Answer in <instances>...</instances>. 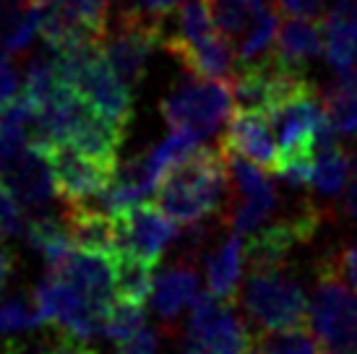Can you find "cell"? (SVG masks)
I'll list each match as a JSON object with an SVG mask.
<instances>
[{
	"label": "cell",
	"mask_w": 357,
	"mask_h": 354,
	"mask_svg": "<svg viewBox=\"0 0 357 354\" xmlns=\"http://www.w3.org/2000/svg\"><path fill=\"white\" fill-rule=\"evenodd\" d=\"M229 167L225 151L201 146L172 167L157 185V206L178 224H193L229 203Z\"/></svg>",
	"instance_id": "6da1fadb"
},
{
	"label": "cell",
	"mask_w": 357,
	"mask_h": 354,
	"mask_svg": "<svg viewBox=\"0 0 357 354\" xmlns=\"http://www.w3.org/2000/svg\"><path fill=\"white\" fill-rule=\"evenodd\" d=\"M253 336L307 325V300L300 282L277 268H250L238 292Z\"/></svg>",
	"instance_id": "7a4b0ae2"
},
{
	"label": "cell",
	"mask_w": 357,
	"mask_h": 354,
	"mask_svg": "<svg viewBox=\"0 0 357 354\" xmlns=\"http://www.w3.org/2000/svg\"><path fill=\"white\" fill-rule=\"evenodd\" d=\"M307 328L316 336L321 352H357V297L352 295V286L326 263V258L318 266L316 289L307 305Z\"/></svg>",
	"instance_id": "3957f363"
},
{
	"label": "cell",
	"mask_w": 357,
	"mask_h": 354,
	"mask_svg": "<svg viewBox=\"0 0 357 354\" xmlns=\"http://www.w3.org/2000/svg\"><path fill=\"white\" fill-rule=\"evenodd\" d=\"M232 107L235 97L227 81L193 76L162 99V118L172 130H188L206 138L227 123Z\"/></svg>",
	"instance_id": "277c9868"
},
{
	"label": "cell",
	"mask_w": 357,
	"mask_h": 354,
	"mask_svg": "<svg viewBox=\"0 0 357 354\" xmlns=\"http://www.w3.org/2000/svg\"><path fill=\"white\" fill-rule=\"evenodd\" d=\"M162 21L146 16L139 8H128L118 13L115 19H107L105 34L100 40V47L105 52L107 63L120 79L130 88H136L146 73L149 58L154 47L162 45Z\"/></svg>",
	"instance_id": "5b68a950"
},
{
	"label": "cell",
	"mask_w": 357,
	"mask_h": 354,
	"mask_svg": "<svg viewBox=\"0 0 357 354\" xmlns=\"http://www.w3.org/2000/svg\"><path fill=\"white\" fill-rule=\"evenodd\" d=\"M185 346L199 354H248L253 331L248 321L235 313V302L204 292L190 305Z\"/></svg>",
	"instance_id": "8992f818"
},
{
	"label": "cell",
	"mask_w": 357,
	"mask_h": 354,
	"mask_svg": "<svg viewBox=\"0 0 357 354\" xmlns=\"http://www.w3.org/2000/svg\"><path fill=\"white\" fill-rule=\"evenodd\" d=\"M268 120H271L274 133H277L282 162L316 154L318 138L331 125L326 118L324 97L318 94L313 84L292 99H287L282 107L274 109Z\"/></svg>",
	"instance_id": "52a82bcc"
},
{
	"label": "cell",
	"mask_w": 357,
	"mask_h": 354,
	"mask_svg": "<svg viewBox=\"0 0 357 354\" xmlns=\"http://www.w3.org/2000/svg\"><path fill=\"white\" fill-rule=\"evenodd\" d=\"M178 222L154 203H136L115 217V253H128L146 263H157L162 253L178 240Z\"/></svg>",
	"instance_id": "ba28073f"
},
{
	"label": "cell",
	"mask_w": 357,
	"mask_h": 354,
	"mask_svg": "<svg viewBox=\"0 0 357 354\" xmlns=\"http://www.w3.org/2000/svg\"><path fill=\"white\" fill-rule=\"evenodd\" d=\"M321 226V211L305 206L295 217H284L268 226H258L245 243V263L250 268H277L298 245H305Z\"/></svg>",
	"instance_id": "9c48e42d"
},
{
	"label": "cell",
	"mask_w": 357,
	"mask_h": 354,
	"mask_svg": "<svg viewBox=\"0 0 357 354\" xmlns=\"http://www.w3.org/2000/svg\"><path fill=\"white\" fill-rule=\"evenodd\" d=\"M45 151L55 172L58 198H63V203H86L91 198H97L115 172L68 144H52Z\"/></svg>",
	"instance_id": "30bf717a"
},
{
	"label": "cell",
	"mask_w": 357,
	"mask_h": 354,
	"mask_svg": "<svg viewBox=\"0 0 357 354\" xmlns=\"http://www.w3.org/2000/svg\"><path fill=\"white\" fill-rule=\"evenodd\" d=\"M0 183L21 206L40 208L58 196L55 172L47 159V151L37 146H26L0 167Z\"/></svg>",
	"instance_id": "8fae6325"
},
{
	"label": "cell",
	"mask_w": 357,
	"mask_h": 354,
	"mask_svg": "<svg viewBox=\"0 0 357 354\" xmlns=\"http://www.w3.org/2000/svg\"><path fill=\"white\" fill-rule=\"evenodd\" d=\"M123 130L126 128H120L118 123L100 115L86 99L81 97L73 115H70L63 144L79 148L81 154H86L105 167L115 169L118 167L120 144H123Z\"/></svg>",
	"instance_id": "7c38bea8"
},
{
	"label": "cell",
	"mask_w": 357,
	"mask_h": 354,
	"mask_svg": "<svg viewBox=\"0 0 357 354\" xmlns=\"http://www.w3.org/2000/svg\"><path fill=\"white\" fill-rule=\"evenodd\" d=\"M222 146L256 162L258 167H264L271 175H277L282 167L277 133H274L268 115L264 112H248V109L235 112L222 136Z\"/></svg>",
	"instance_id": "4fadbf2b"
},
{
	"label": "cell",
	"mask_w": 357,
	"mask_h": 354,
	"mask_svg": "<svg viewBox=\"0 0 357 354\" xmlns=\"http://www.w3.org/2000/svg\"><path fill=\"white\" fill-rule=\"evenodd\" d=\"M196 295H199V274H196L193 263L180 261L154 276L151 307L162 323H172V321H178L185 307L193 305Z\"/></svg>",
	"instance_id": "5bb4252c"
},
{
	"label": "cell",
	"mask_w": 357,
	"mask_h": 354,
	"mask_svg": "<svg viewBox=\"0 0 357 354\" xmlns=\"http://www.w3.org/2000/svg\"><path fill=\"white\" fill-rule=\"evenodd\" d=\"M324 52V26L318 19H300L287 16V21L279 26L277 45H274V60L284 68L305 73V66Z\"/></svg>",
	"instance_id": "9a60e30c"
},
{
	"label": "cell",
	"mask_w": 357,
	"mask_h": 354,
	"mask_svg": "<svg viewBox=\"0 0 357 354\" xmlns=\"http://www.w3.org/2000/svg\"><path fill=\"white\" fill-rule=\"evenodd\" d=\"M324 55L326 63L339 73L357 58V0H337L326 10L324 21Z\"/></svg>",
	"instance_id": "2e32d148"
},
{
	"label": "cell",
	"mask_w": 357,
	"mask_h": 354,
	"mask_svg": "<svg viewBox=\"0 0 357 354\" xmlns=\"http://www.w3.org/2000/svg\"><path fill=\"white\" fill-rule=\"evenodd\" d=\"M66 226L79 250L115 253V217L91 203H66Z\"/></svg>",
	"instance_id": "e0dca14e"
},
{
	"label": "cell",
	"mask_w": 357,
	"mask_h": 354,
	"mask_svg": "<svg viewBox=\"0 0 357 354\" xmlns=\"http://www.w3.org/2000/svg\"><path fill=\"white\" fill-rule=\"evenodd\" d=\"M204 266H206L208 292L217 295L219 300L235 302L243 266H245V245H243L240 235L225 237L214 250H206Z\"/></svg>",
	"instance_id": "ac0fdd59"
},
{
	"label": "cell",
	"mask_w": 357,
	"mask_h": 354,
	"mask_svg": "<svg viewBox=\"0 0 357 354\" xmlns=\"http://www.w3.org/2000/svg\"><path fill=\"white\" fill-rule=\"evenodd\" d=\"M219 34L211 0H183L178 8V34L162 40V47L175 58L180 52L199 49Z\"/></svg>",
	"instance_id": "d6986e66"
},
{
	"label": "cell",
	"mask_w": 357,
	"mask_h": 354,
	"mask_svg": "<svg viewBox=\"0 0 357 354\" xmlns=\"http://www.w3.org/2000/svg\"><path fill=\"white\" fill-rule=\"evenodd\" d=\"M279 34V10L277 6H258L253 19H250L248 29L243 31L238 45V63L240 66H250L256 60H264L274 52Z\"/></svg>",
	"instance_id": "ffe728a7"
},
{
	"label": "cell",
	"mask_w": 357,
	"mask_h": 354,
	"mask_svg": "<svg viewBox=\"0 0 357 354\" xmlns=\"http://www.w3.org/2000/svg\"><path fill=\"white\" fill-rule=\"evenodd\" d=\"M352 159L339 144L316 148L313 154V169H310V187L321 196H339L349 180Z\"/></svg>",
	"instance_id": "44dd1931"
},
{
	"label": "cell",
	"mask_w": 357,
	"mask_h": 354,
	"mask_svg": "<svg viewBox=\"0 0 357 354\" xmlns=\"http://www.w3.org/2000/svg\"><path fill=\"white\" fill-rule=\"evenodd\" d=\"M115 289L118 300L146 305L154 289V266L128 253H115Z\"/></svg>",
	"instance_id": "7402d4cb"
},
{
	"label": "cell",
	"mask_w": 357,
	"mask_h": 354,
	"mask_svg": "<svg viewBox=\"0 0 357 354\" xmlns=\"http://www.w3.org/2000/svg\"><path fill=\"white\" fill-rule=\"evenodd\" d=\"M201 141L204 138L193 136V133H188V130H172L165 141H159L157 146L151 148L149 154H146V167H149V172L154 175V180H159L167 175L172 167H178L180 162H185V159L190 157V154H196L201 148Z\"/></svg>",
	"instance_id": "603a6c76"
},
{
	"label": "cell",
	"mask_w": 357,
	"mask_h": 354,
	"mask_svg": "<svg viewBox=\"0 0 357 354\" xmlns=\"http://www.w3.org/2000/svg\"><path fill=\"white\" fill-rule=\"evenodd\" d=\"M253 352L256 354H318L316 336L307 331V325L287 328V331H268L253 336Z\"/></svg>",
	"instance_id": "cb8c5ba5"
},
{
	"label": "cell",
	"mask_w": 357,
	"mask_h": 354,
	"mask_svg": "<svg viewBox=\"0 0 357 354\" xmlns=\"http://www.w3.org/2000/svg\"><path fill=\"white\" fill-rule=\"evenodd\" d=\"M324 107L337 133H357V86L337 81L324 94Z\"/></svg>",
	"instance_id": "d4e9b609"
},
{
	"label": "cell",
	"mask_w": 357,
	"mask_h": 354,
	"mask_svg": "<svg viewBox=\"0 0 357 354\" xmlns=\"http://www.w3.org/2000/svg\"><path fill=\"white\" fill-rule=\"evenodd\" d=\"M211 10H214L217 29L235 42L248 29L250 19L256 13V6L250 0H211Z\"/></svg>",
	"instance_id": "484cf974"
},
{
	"label": "cell",
	"mask_w": 357,
	"mask_h": 354,
	"mask_svg": "<svg viewBox=\"0 0 357 354\" xmlns=\"http://www.w3.org/2000/svg\"><path fill=\"white\" fill-rule=\"evenodd\" d=\"M141 325H146V313L144 305L139 302H128V300H115V305L109 307L107 323H105V336L109 341H126L128 336H133Z\"/></svg>",
	"instance_id": "4316f807"
},
{
	"label": "cell",
	"mask_w": 357,
	"mask_h": 354,
	"mask_svg": "<svg viewBox=\"0 0 357 354\" xmlns=\"http://www.w3.org/2000/svg\"><path fill=\"white\" fill-rule=\"evenodd\" d=\"M42 323L37 307H31L26 300H6L0 302V334L13 336L24 331H34Z\"/></svg>",
	"instance_id": "83f0119b"
},
{
	"label": "cell",
	"mask_w": 357,
	"mask_h": 354,
	"mask_svg": "<svg viewBox=\"0 0 357 354\" xmlns=\"http://www.w3.org/2000/svg\"><path fill=\"white\" fill-rule=\"evenodd\" d=\"M24 226L26 224H24V217H21V203L0 183V243L13 235H21Z\"/></svg>",
	"instance_id": "f1b7e54d"
},
{
	"label": "cell",
	"mask_w": 357,
	"mask_h": 354,
	"mask_svg": "<svg viewBox=\"0 0 357 354\" xmlns=\"http://www.w3.org/2000/svg\"><path fill=\"white\" fill-rule=\"evenodd\" d=\"M157 352H159L157 331L149 323L141 325L136 334L128 336L126 341L118 344V354H157Z\"/></svg>",
	"instance_id": "f546056e"
},
{
	"label": "cell",
	"mask_w": 357,
	"mask_h": 354,
	"mask_svg": "<svg viewBox=\"0 0 357 354\" xmlns=\"http://www.w3.org/2000/svg\"><path fill=\"white\" fill-rule=\"evenodd\" d=\"M326 263L352 286V292H357V245L344 247L337 256H328Z\"/></svg>",
	"instance_id": "4dcf8cb0"
},
{
	"label": "cell",
	"mask_w": 357,
	"mask_h": 354,
	"mask_svg": "<svg viewBox=\"0 0 357 354\" xmlns=\"http://www.w3.org/2000/svg\"><path fill=\"white\" fill-rule=\"evenodd\" d=\"M279 13L300 16V19H318L324 13V0H274Z\"/></svg>",
	"instance_id": "1f68e13d"
},
{
	"label": "cell",
	"mask_w": 357,
	"mask_h": 354,
	"mask_svg": "<svg viewBox=\"0 0 357 354\" xmlns=\"http://www.w3.org/2000/svg\"><path fill=\"white\" fill-rule=\"evenodd\" d=\"M19 73L6 66V63H0V109L8 105L10 99L16 97V91H19Z\"/></svg>",
	"instance_id": "d6a6232c"
},
{
	"label": "cell",
	"mask_w": 357,
	"mask_h": 354,
	"mask_svg": "<svg viewBox=\"0 0 357 354\" xmlns=\"http://www.w3.org/2000/svg\"><path fill=\"white\" fill-rule=\"evenodd\" d=\"M139 10H144L146 16H154V19H165L169 10L178 8V0H139Z\"/></svg>",
	"instance_id": "836d02e7"
},
{
	"label": "cell",
	"mask_w": 357,
	"mask_h": 354,
	"mask_svg": "<svg viewBox=\"0 0 357 354\" xmlns=\"http://www.w3.org/2000/svg\"><path fill=\"white\" fill-rule=\"evenodd\" d=\"M13 268H16V258H13V253H10L8 247L0 245V292L6 289V284H8Z\"/></svg>",
	"instance_id": "e575fe53"
},
{
	"label": "cell",
	"mask_w": 357,
	"mask_h": 354,
	"mask_svg": "<svg viewBox=\"0 0 357 354\" xmlns=\"http://www.w3.org/2000/svg\"><path fill=\"white\" fill-rule=\"evenodd\" d=\"M342 211H344V214H347V217L357 224V177H355V183L344 190V198H342Z\"/></svg>",
	"instance_id": "d590c367"
},
{
	"label": "cell",
	"mask_w": 357,
	"mask_h": 354,
	"mask_svg": "<svg viewBox=\"0 0 357 354\" xmlns=\"http://www.w3.org/2000/svg\"><path fill=\"white\" fill-rule=\"evenodd\" d=\"M355 177H357V164H355Z\"/></svg>",
	"instance_id": "8d00e7d4"
},
{
	"label": "cell",
	"mask_w": 357,
	"mask_h": 354,
	"mask_svg": "<svg viewBox=\"0 0 357 354\" xmlns=\"http://www.w3.org/2000/svg\"><path fill=\"white\" fill-rule=\"evenodd\" d=\"M248 354H256V352H253V349H250V352H248Z\"/></svg>",
	"instance_id": "74e56055"
},
{
	"label": "cell",
	"mask_w": 357,
	"mask_h": 354,
	"mask_svg": "<svg viewBox=\"0 0 357 354\" xmlns=\"http://www.w3.org/2000/svg\"><path fill=\"white\" fill-rule=\"evenodd\" d=\"M355 164H357V157H355Z\"/></svg>",
	"instance_id": "f35d334b"
},
{
	"label": "cell",
	"mask_w": 357,
	"mask_h": 354,
	"mask_svg": "<svg viewBox=\"0 0 357 354\" xmlns=\"http://www.w3.org/2000/svg\"><path fill=\"white\" fill-rule=\"evenodd\" d=\"M355 354H357V352H355Z\"/></svg>",
	"instance_id": "ab89813d"
}]
</instances>
